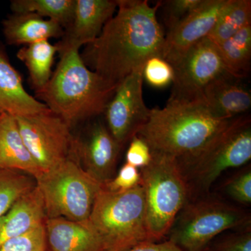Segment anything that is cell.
Instances as JSON below:
<instances>
[{
  "label": "cell",
  "mask_w": 251,
  "mask_h": 251,
  "mask_svg": "<svg viewBox=\"0 0 251 251\" xmlns=\"http://www.w3.org/2000/svg\"><path fill=\"white\" fill-rule=\"evenodd\" d=\"M140 182V173L134 166L126 163L115 178L102 184L109 191H124L135 187Z\"/></svg>",
  "instance_id": "30"
},
{
  "label": "cell",
  "mask_w": 251,
  "mask_h": 251,
  "mask_svg": "<svg viewBox=\"0 0 251 251\" xmlns=\"http://www.w3.org/2000/svg\"><path fill=\"white\" fill-rule=\"evenodd\" d=\"M251 216L237 206L207 198L186 204L170 230V239L184 251H204L216 236L233 228H247Z\"/></svg>",
  "instance_id": "8"
},
{
  "label": "cell",
  "mask_w": 251,
  "mask_h": 251,
  "mask_svg": "<svg viewBox=\"0 0 251 251\" xmlns=\"http://www.w3.org/2000/svg\"><path fill=\"white\" fill-rule=\"evenodd\" d=\"M42 195L37 186L25 193L0 219V246L8 239L27 233L45 224Z\"/></svg>",
  "instance_id": "17"
},
{
  "label": "cell",
  "mask_w": 251,
  "mask_h": 251,
  "mask_svg": "<svg viewBox=\"0 0 251 251\" xmlns=\"http://www.w3.org/2000/svg\"><path fill=\"white\" fill-rule=\"evenodd\" d=\"M49 108L30 95L23 86L22 78L10 62L0 44V112L14 117L36 115Z\"/></svg>",
  "instance_id": "15"
},
{
  "label": "cell",
  "mask_w": 251,
  "mask_h": 251,
  "mask_svg": "<svg viewBox=\"0 0 251 251\" xmlns=\"http://www.w3.org/2000/svg\"><path fill=\"white\" fill-rule=\"evenodd\" d=\"M0 169L26 173L34 179L43 171L23 141L14 117L0 112Z\"/></svg>",
  "instance_id": "19"
},
{
  "label": "cell",
  "mask_w": 251,
  "mask_h": 251,
  "mask_svg": "<svg viewBox=\"0 0 251 251\" xmlns=\"http://www.w3.org/2000/svg\"><path fill=\"white\" fill-rule=\"evenodd\" d=\"M47 247L44 224L27 233L8 239L0 246V251H44Z\"/></svg>",
  "instance_id": "26"
},
{
  "label": "cell",
  "mask_w": 251,
  "mask_h": 251,
  "mask_svg": "<svg viewBox=\"0 0 251 251\" xmlns=\"http://www.w3.org/2000/svg\"><path fill=\"white\" fill-rule=\"evenodd\" d=\"M229 0H203L187 17L165 36L163 58L172 66L192 46L205 39Z\"/></svg>",
  "instance_id": "12"
},
{
  "label": "cell",
  "mask_w": 251,
  "mask_h": 251,
  "mask_svg": "<svg viewBox=\"0 0 251 251\" xmlns=\"http://www.w3.org/2000/svg\"><path fill=\"white\" fill-rule=\"evenodd\" d=\"M151 157V150L148 144L138 135H134L130 140L126 155V163L142 169L150 164Z\"/></svg>",
  "instance_id": "31"
},
{
  "label": "cell",
  "mask_w": 251,
  "mask_h": 251,
  "mask_svg": "<svg viewBox=\"0 0 251 251\" xmlns=\"http://www.w3.org/2000/svg\"><path fill=\"white\" fill-rule=\"evenodd\" d=\"M151 155L150 164L140 172V183L145 196L149 240L157 242L169 233L186 204L190 188L176 158Z\"/></svg>",
  "instance_id": "5"
},
{
  "label": "cell",
  "mask_w": 251,
  "mask_h": 251,
  "mask_svg": "<svg viewBox=\"0 0 251 251\" xmlns=\"http://www.w3.org/2000/svg\"><path fill=\"white\" fill-rule=\"evenodd\" d=\"M35 186L32 176L21 172L0 169V219L18 198Z\"/></svg>",
  "instance_id": "25"
},
{
  "label": "cell",
  "mask_w": 251,
  "mask_h": 251,
  "mask_svg": "<svg viewBox=\"0 0 251 251\" xmlns=\"http://www.w3.org/2000/svg\"><path fill=\"white\" fill-rule=\"evenodd\" d=\"M87 222L101 242L103 251H126L150 242L140 183L124 191H109L101 185Z\"/></svg>",
  "instance_id": "4"
},
{
  "label": "cell",
  "mask_w": 251,
  "mask_h": 251,
  "mask_svg": "<svg viewBox=\"0 0 251 251\" xmlns=\"http://www.w3.org/2000/svg\"><path fill=\"white\" fill-rule=\"evenodd\" d=\"M122 147L102 124L92 127L87 139L77 140V153L83 169L96 181L104 184L112 179Z\"/></svg>",
  "instance_id": "14"
},
{
  "label": "cell",
  "mask_w": 251,
  "mask_h": 251,
  "mask_svg": "<svg viewBox=\"0 0 251 251\" xmlns=\"http://www.w3.org/2000/svg\"><path fill=\"white\" fill-rule=\"evenodd\" d=\"M117 9V0H75L72 22L56 44L59 50L92 44Z\"/></svg>",
  "instance_id": "13"
},
{
  "label": "cell",
  "mask_w": 251,
  "mask_h": 251,
  "mask_svg": "<svg viewBox=\"0 0 251 251\" xmlns=\"http://www.w3.org/2000/svg\"><path fill=\"white\" fill-rule=\"evenodd\" d=\"M173 67L174 79L168 101L201 99L208 84L228 74L217 48L207 38L192 46Z\"/></svg>",
  "instance_id": "10"
},
{
  "label": "cell",
  "mask_w": 251,
  "mask_h": 251,
  "mask_svg": "<svg viewBox=\"0 0 251 251\" xmlns=\"http://www.w3.org/2000/svg\"><path fill=\"white\" fill-rule=\"evenodd\" d=\"M225 190L229 197L236 202L242 204H250L251 202V171L246 168L229 178Z\"/></svg>",
  "instance_id": "29"
},
{
  "label": "cell",
  "mask_w": 251,
  "mask_h": 251,
  "mask_svg": "<svg viewBox=\"0 0 251 251\" xmlns=\"http://www.w3.org/2000/svg\"><path fill=\"white\" fill-rule=\"evenodd\" d=\"M44 226L50 251H103L101 242L87 220L46 219Z\"/></svg>",
  "instance_id": "18"
},
{
  "label": "cell",
  "mask_w": 251,
  "mask_h": 251,
  "mask_svg": "<svg viewBox=\"0 0 251 251\" xmlns=\"http://www.w3.org/2000/svg\"><path fill=\"white\" fill-rule=\"evenodd\" d=\"M203 0H168L161 1L163 19L168 30L185 19L197 9Z\"/></svg>",
  "instance_id": "28"
},
{
  "label": "cell",
  "mask_w": 251,
  "mask_h": 251,
  "mask_svg": "<svg viewBox=\"0 0 251 251\" xmlns=\"http://www.w3.org/2000/svg\"><path fill=\"white\" fill-rule=\"evenodd\" d=\"M161 1L117 0V11L81 55L109 88L116 90L149 59L163 57L165 34L157 19Z\"/></svg>",
  "instance_id": "1"
},
{
  "label": "cell",
  "mask_w": 251,
  "mask_h": 251,
  "mask_svg": "<svg viewBox=\"0 0 251 251\" xmlns=\"http://www.w3.org/2000/svg\"><path fill=\"white\" fill-rule=\"evenodd\" d=\"M143 69L126 77L105 107L108 129L122 147L130 141L150 117L151 109L144 101Z\"/></svg>",
  "instance_id": "11"
},
{
  "label": "cell",
  "mask_w": 251,
  "mask_h": 251,
  "mask_svg": "<svg viewBox=\"0 0 251 251\" xmlns=\"http://www.w3.org/2000/svg\"><path fill=\"white\" fill-rule=\"evenodd\" d=\"M79 50H59L55 70L47 84L36 92V99L70 126L103 113L115 92L89 69Z\"/></svg>",
  "instance_id": "3"
},
{
  "label": "cell",
  "mask_w": 251,
  "mask_h": 251,
  "mask_svg": "<svg viewBox=\"0 0 251 251\" xmlns=\"http://www.w3.org/2000/svg\"><path fill=\"white\" fill-rule=\"evenodd\" d=\"M232 120L218 116L202 99L168 101L164 108L151 109L136 135L151 152L182 161L202 150Z\"/></svg>",
  "instance_id": "2"
},
{
  "label": "cell",
  "mask_w": 251,
  "mask_h": 251,
  "mask_svg": "<svg viewBox=\"0 0 251 251\" xmlns=\"http://www.w3.org/2000/svg\"><path fill=\"white\" fill-rule=\"evenodd\" d=\"M15 119L23 141L43 173L59 166L75 151L77 140L70 126L50 110Z\"/></svg>",
  "instance_id": "9"
},
{
  "label": "cell",
  "mask_w": 251,
  "mask_h": 251,
  "mask_svg": "<svg viewBox=\"0 0 251 251\" xmlns=\"http://www.w3.org/2000/svg\"><path fill=\"white\" fill-rule=\"evenodd\" d=\"M214 251H251V227L220 239Z\"/></svg>",
  "instance_id": "32"
},
{
  "label": "cell",
  "mask_w": 251,
  "mask_h": 251,
  "mask_svg": "<svg viewBox=\"0 0 251 251\" xmlns=\"http://www.w3.org/2000/svg\"><path fill=\"white\" fill-rule=\"evenodd\" d=\"M48 251L47 250H46V251Z\"/></svg>",
  "instance_id": "34"
},
{
  "label": "cell",
  "mask_w": 251,
  "mask_h": 251,
  "mask_svg": "<svg viewBox=\"0 0 251 251\" xmlns=\"http://www.w3.org/2000/svg\"><path fill=\"white\" fill-rule=\"evenodd\" d=\"M126 251H184L178 246L168 240L164 242H146Z\"/></svg>",
  "instance_id": "33"
},
{
  "label": "cell",
  "mask_w": 251,
  "mask_h": 251,
  "mask_svg": "<svg viewBox=\"0 0 251 251\" xmlns=\"http://www.w3.org/2000/svg\"><path fill=\"white\" fill-rule=\"evenodd\" d=\"M250 24L251 0H229L206 38L217 46Z\"/></svg>",
  "instance_id": "23"
},
{
  "label": "cell",
  "mask_w": 251,
  "mask_h": 251,
  "mask_svg": "<svg viewBox=\"0 0 251 251\" xmlns=\"http://www.w3.org/2000/svg\"></svg>",
  "instance_id": "35"
},
{
  "label": "cell",
  "mask_w": 251,
  "mask_h": 251,
  "mask_svg": "<svg viewBox=\"0 0 251 251\" xmlns=\"http://www.w3.org/2000/svg\"><path fill=\"white\" fill-rule=\"evenodd\" d=\"M216 46L229 75L240 80L249 75L251 61V24Z\"/></svg>",
  "instance_id": "22"
},
{
  "label": "cell",
  "mask_w": 251,
  "mask_h": 251,
  "mask_svg": "<svg viewBox=\"0 0 251 251\" xmlns=\"http://www.w3.org/2000/svg\"><path fill=\"white\" fill-rule=\"evenodd\" d=\"M143 80L156 89H163L173 84L174 69L161 57L149 59L144 65Z\"/></svg>",
  "instance_id": "27"
},
{
  "label": "cell",
  "mask_w": 251,
  "mask_h": 251,
  "mask_svg": "<svg viewBox=\"0 0 251 251\" xmlns=\"http://www.w3.org/2000/svg\"><path fill=\"white\" fill-rule=\"evenodd\" d=\"M240 80L229 74L216 77L206 86L201 99L222 118L232 120L241 116L251 108V94Z\"/></svg>",
  "instance_id": "16"
},
{
  "label": "cell",
  "mask_w": 251,
  "mask_h": 251,
  "mask_svg": "<svg viewBox=\"0 0 251 251\" xmlns=\"http://www.w3.org/2000/svg\"><path fill=\"white\" fill-rule=\"evenodd\" d=\"M59 52L57 45L49 40L38 41L25 46L18 50L17 57L27 67L29 81L35 92L41 90L52 74L54 56Z\"/></svg>",
  "instance_id": "21"
},
{
  "label": "cell",
  "mask_w": 251,
  "mask_h": 251,
  "mask_svg": "<svg viewBox=\"0 0 251 251\" xmlns=\"http://www.w3.org/2000/svg\"><path fill=\"white\" fill-rule=\"evenodd\" d=\"M251 158L250 117H236L194 156L178 161L197 189L208 191L220 175L247 164Z\"/></svg>",
  "instance_id": "7"
},
{
  "label": "cell",
  "mask_w": 251,
  "mask_h": 251,
  "mask_svg": "<svg viewBox=\"0 0 251 251\" xmlns=\"http://www.w3.org/2000/svg\"><path fill=\"white\" fill-rule=\"evenodd\" d=\"M78 161L76 145L75 151L65 161L35 179L44 200L46 219H88L102 184L92 178Z\"/></svg>",
  "instance_id": "6"
},
{
  "label": "cell",
  "mask_w": 251,
  "mask_h": 251,
  "mask_svg": "<svg viewBox=\"0 0 251 251\" xmlns=\"http://www.w3.org/2000/svg\"><path fill=\"white\" fill-rule=\"evenodd\" d=\"M3 34L9 45H29L50 38L62 37L59 23L34 14H13L2 22Z\"/></svg>",
  "instance_id": "20"
},
{
  "label": "cell",
  "mask_w": 251,
  "mask_h": 251,
  "mask_svg": "<svg viewBox=\"0 0 251 251\" xmlns=\"http://www.w3.org/2000/svg\"><path fill=\"white\" fill-rule=\"evenodd\" d=\"M75 6V0H13L11 2V11L15 14H36L64 28L72 22Z\"/></svg>",
  "instance_id": "24"
}]
</instances>
